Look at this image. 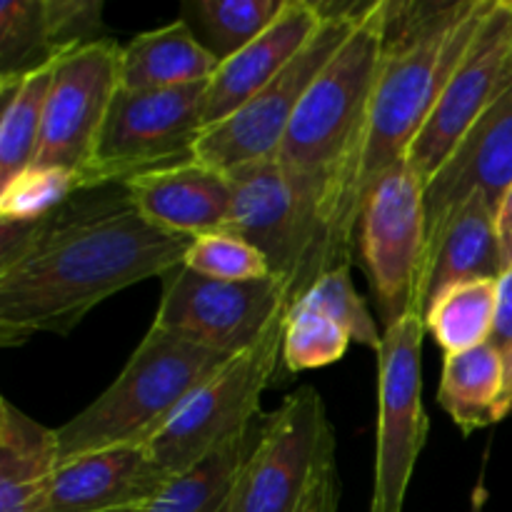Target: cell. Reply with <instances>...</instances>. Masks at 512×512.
Masks as SVG:
<instances>
[{
	"label": "cell",
	"mask_w": 512,
	"mask_h": 512,
	"mask_svg": "<svg viewBox=\"0 0 512 512\" xmlns=\"http://www.w3.org/2000/svg\"><path fill=\"white\" fill-rule=\"evenodd\" d=\"M490 345L498 350L505 363V403L512 388V268L505 270L498 280V308H495V325L493 335H490ZM503 403H500V413H503Z\"/></svg>",
	"instance_id": "obj_33"
},
{
	"label": "cell",
	"mask_w": 512,
	"mask_h": 512,
	"mask_svg": "<svg viewBox=\"0 0 512 512\" xmlns=\"http://www.w3.org/2000/svg\"><path fill=\"white\" fill-rule=\"evenodd\" d=\"M228 178L233 188V208L225 230L255 245L268 258L273 273L288 283L293 298L303 270L305 238L293 190L280 170L278 158L240 165L230 170Z\"/></svg>",
	"instance_id": "obj_15"
},
{
	"label": "cell",
	"mask_w": 512,
	"mask_h": 512,
	"mask_svg": "<svg viewBox=\"0 0 512 512\" xmlns=\"http://www.w3.org/2000/svg\"><path fill=\"white\" fill-rule=\"evenodd\" d=\"M340 505V475H338V460L330 455L323 463V468L315 475L313 485H310L308 495H305L300 512H338Z\"/></svg>",
	"instance_id": "obj_34"
},
{
	"label": "cell",
	"mask_w": 512,
	"mask_h": 512,
	"mask_svg": "<svg viewBox=\"0 0 512 512\" xmlns=\"http://www.w3.org/2000/svg\"><path fill=\"white\" fill-rule=\"evenodd\" d=\"M425 315L410 313L383 330L378 348V435L370 512H403L415 463L428 443L423 403Z\"/></svg>",
	"instance_id": "obj_9"
},
{
	"label": "cell",
	"mask_w": 512,
	"mask_h": 512,
	"mask_svg": "<svg viewBox=\"0 0 512 512\" xmlns=\"http://www.w3.org/2000/svg\"><path fill=\"white\" fill-rule=\"evenodd\" d=\"M355 250L368 275L383 330L410 313L425 315V185L408 160L385 170L365 195Z\"/></svg>",
	"instance_id": "obj_6"
},
{
	"label": "cell",
	"mask_w": 512,
	"mask_h": 512,
	"mask_svg": "<svg viewBox=\"0 0 512 512\" xmlns=\"http://www.w3.org/2000/svg\"><path fill=\"white\" fill-rule=\"evenodd\" d=\"M225 360L228 355L150 325L110 388L55 428L60 463L120 445H145Z\"/></svg>",
	"instance_id": "obj_3"
},
{
	"label": "cell",
	"mask_w": 512,
	"mask_h": 512,
	"mask_svg": "<svg viewBox=\"0 0 512 512\" xmlns=\"http://www.w3.org/2000/svg\"><path fill=\"white\" fill-rule=\"evenodd\" d=\"M510 65H512V55H510Z\"/></svg>",
	"instance_id": "obj_37"
},
{
	"label": "cell",
	"mask_w": 512,
	"mask_h": 512,
	"mask_svg": "<svg viewBox=\"0 0 512 512\" xmlns=\"http://www.w3.org/2000/svg\"><path fill=\"white\" fill-rule=\"evenodd\" d=\"M0 345L68 335L120 290L180 268L190 238L150 225L123 185L78 193L38 223H0Z\"/></svg>",
	"instance_id": "obj_1"
},
{
	"label": "cell",
	"mask_w": 512,
	"mask_h": 512,
	"mask_svg": "<svg viewBox=\"0 0 512 512\" xmlns=\"http://www.w3.org/2000/svg\"><path fill=\"white\" fill-rule=\"evenodd\" d=\"M288 0H188L180 18L218 63L238 55L265 33Z\"/></svg>",
	"instance_id": "obj_25"
},
{
	"label": "cell",
	"mask_w": 512,
	"mask_h": 512,
	"mask_svg": "<svg viewBox=\"0 0 512 512\" xmlns=\"http://www.w3.org/2000/svg\"><path fill=\"white\" fill-rule=\"evenodd\" d=\"M505 363L490 343L468 353L445 355L438 403L465 435L500 423Z\"/></svg>",
	"instance_id": "obj_22"
},
{
	"label": "cell",
	"mask_w": 512,
	"mask_h": 512,
	"mask_svg": "<svg viewBox=\"0 0 512 512\" xmlns=\"http://www.w3.org/2000/svg\"><path fill=\"white\" fill-rule=\"evenodd\" d=\"M103 3L98 0H45V20L60 55L103 40Z\"/></svg>",
	"instance_id": "obj_32"
},
{
	"label": "cell",
	"mask_w": 512,
	"mask_h": 512,
	"mask_svg": "<svg viewBox=\"0 0 512 512\" xmlns=\"http://www.w3.org/2000/svg\"><path fill=\"white\" fill-rule=\"evenodd\" d=\"M123 188L150 225L190 240L225 230L233 208L228 173L200 160L135 175Z\"/></svg>",
	"instance_id": "obj_16"
},
{
	"label": "cell",
	"mask_w": 512,
	"mask_h": 512,
	"mask_svg": "<svg viewBox=\"0 0 512 512\" xmlns=\"http://www.w3.org/2000/svg\"><path fill=\"white\" fill-rule=\"evenodd\" d=\"M220 68L183 18L140 33L123 45L120 88L168 90L208 83Z\"/></svg>",
	"instance_id": "obj_20"
},
{
	"label": "cell",
	"mask_w": 512,
	"mask_h": 512,
	"mask_svg": "<svg viewBox=\"0 0 512 512\" xmlns=\"http://www.w3.org/2000/svg\"><path fill=\"white\" fill-rule=\"evenodd\" d=\"M512 188V83L475 120L443 168L425 185L428 220V270L435 248L450 220L480 195L498 215L500 203Z\"/></svg>",
	"instance_id": "obj_14"
},
{
	"label": "cell",
	"mask_w": 512,
	"mask_h": 512,
	"mask_svg": "<svg viewBox=\"0 0 512 512\" xmlns=\"http://www.w3.org/2000/svg\"><path fill=\"white\" fill-rule=\"evenodd\" d=\"M363 20H323L288 68L280 70L233 115L200 133L195 160L230 173L240 165L275 158L308 90Z\"/></svg>",
	"instance_id": "obj_11"
},
{
	"label": "cell",
	"mask_w": 512,
	"mask_h": 512,
	"mask_svg": "<svg viewBox=\"0 0 512 512\" xmlns=\"http://www.w3.org/2000/svg\"><path fill=\"white\" fill-rule=\"evenodd\" d=\"M258 428L260 423H255L198 465L170 478L163 490L138 512H230L235 480L253 450Z\"/></svg>",
	"instance_id": "obj_23"
},
{
	"label": "cell",
	"mask_w": 512,
	"mask_h": 512,
	"mask_svg": "<svg viewBox=\"0 0 512 512\" xmlns=\"http://www.w3.org/2000/svg\"><path fill=\"white\" fill-rule=\"evenodd\" d=\"M383 5L385 0L375 3L318 75L275 153L305 238L303 270L290 303L323 273L353 265L370 108L383 63Z\"/></svg>",
	"instance_id": "obj_2"
},
{
	"label": "cell",
	"mask_w": 512,
	"mask_h": 512,
	"mask_svg": "<svg viewBox=\"0 0 512 512\" xmlns=\"http://www.w3.org/2000/svg\"><path fill=\"white\" fill-rule=\"evenodd\" d=\"M493 5L495 0H465L460 13L433 33L400 50H383L370 108L363 200L385 170L408 160L445 83L468 55Z\"/></svg>",
	"instance_id": "obj_4"
},
{
	"label": "cell",
	"mask_w": 512,
	"mask_h": 512,
	"mask_svg": "<svg viewBox=\"0 0 512 512\" xmlns=\"http://www.w3.org/2000/svg\"><path fill=\"white\" fill-rule=\"evenodd\" d=\"M58 60L20 78L0 80V185L33 165Z\"/></svg>",
	"instance_id": "obj_24"
},
{
	"label": "cell",
	"mask_w": 512,
	"mask_h": 512,
	"mask_svg": "<svg viewBox=\"0 0 512 512\" xmlns=\"http://www.w3.org/2000/svg\"><path fill=\"white\" fill-rule=\"evenodd\" d=\"M323 25L313 0H288L280 18L260 38L245 45L238 55L220 63L208 80L203 100V130L233 115L263 90L275 75L288 68L290 60L308 45Z\"/></svg>",
	"instance_id": "obj_18"
},
{
	"label": "cell",
	"mask_w": 512,
	"mask_h": 512,
	"mask_svg": "<svg viewBox=\"0 0 512 512\" xmlns=\"http://www.w3.org/2000/svg\"><path fill=\"white\" fill-rule=\"evenodd\" d=\"M503 273L498 215L480 195H473L450 220L435 248L425 283V308L453 285L485 278L500 280Z\"/></svg>",
	"instance_id": "obj_21"
},
{
	"label": "cell",
	"mask_w": 512,
	"mask_h": 512,
	"mask_svg": "<svg viewBox=\"0 0 512 512\" xmlns=\"http://www.w3.org/2000/svg\"><path fill=\"white\" fill-rule=\"evenodd\" d=\"M330 455H335V433L328 410L318 390L303 385L260 423L235 480L230 512H300Z\"/></svg>",
	"instance_id": "obj_8"
},
{
	"label": "cell",
	"mask_w": 512,
	"mask_h": 512,
	"mask_svg": "<svg viewBox=\"0 0 512 512\" xmlns=\"http://www.w3.org/2000/svg\"><path fill=\"white\" fill-rule=\"evenodd\" d=\"M280 315L253 348L225 360L145 443L165 478L185 473L258 423L260 400L283 365Z\"/></svg>",
	"instance_id": "obj_5"
},
{
	"label": "cell",
	"mask_w": 512,
	"mask_h": 512,
	"mask_svg": "<svg viewBox=\"0 0 512 512\" xmlns=\"http://www.w3.org/2000/svg\"><path fill=\"white\" fill-rule=\"evenodd\" d=\"M498 308V280H470L440 293L425 308V328L445 355L490 343Z\"/></svg>",
	"instance_id": "obj_26"
},
{
	"label": "cell",
	"mask_w": 512,
	"mask_h": 512,
	"mask_svg": "<svg viewBox=\"0 0 512 512\" xmlns=\"http://www.w3.org/2000/svg\"><path fill=\"white\" fill-rule=\"evenodd\" d=\"M512 0H495L478 38L463 63L445 83L428 123L408 153V165L420 183L433 175L453 155L475 120L512 83Z\"/></svg>",
	"instance_id": "obj_13"
},
{
	"label": "cell",
	"mask_w": 512,
	"mask_h": 512,
	"mask_svg": "<svg viewBox=\"0 0 512 512\" xmlns=\"http://www.w3.org/2000/svg\"><path fill=\"white\" fill-rule=\"evenodd\" d=\"M135 512H138V510H135Z\"/></svg>",
	"instance_id": "obj_38"
},
{
	"label": "cell",
	"mask_w": 512,
	"mask_h": 512,
	"mask_svg": "<svg viewBox=\"0 0 512 512\" xmlns=\"http://www.w3.org/2000/svg\"><path fill=\"white\" fill-rule=\"evenodd\" d=\"M353 335L320 308L295 300L285 310L283 368L288 373L318 370L345 358Z\"/></svg>",
	"instance_id": "obj_27"
},
{
	"label": "cell",
	"mask_w": 512,
	"mask_h": 512,
	"mask_svg": "<svg viewBox=\"0 0 512 512\" xmlns=\"http://www.w3.org/2000/svg\"><path fill=\"white\" fill-rule=\"evenodd\" d=\"M498 240H500V260L503 270L512 268V188L503 198L498 210Z\"/></svg>",
	"instance_id": "obj_35"
},
{
	"label": "cell",
	"mask_w": 512,
	"mask_h": 512,
	"mask_svg": "<svg viewBox=\"0 0 512 512\" xmlns=\"http://www.w3.org/2000/svg\"><path fill=\"white\" fill-rule=\"evenodd\" d=\"M183 265L198 275H205V278L228 280V283L263 280L275 275L268 258L255 245L228 233V230H218V233L190 240Z\"/></svg>",
	"instance_id": "obj_30"
},
{
	"label": "cell",
	"mask_w": 512,
	"mask_h": 512,
	"mask_svg": "<svg viewBox=\"0 0 512 512\" xmlns=\"http://www.w3.org/2000/svg\"><path fill=\"white\" fill-rule=\"evenodd\" d=\"M288 303V283L278 275L228 283L180 265L165 275L153 325L233 358L253 348L265 330L285 315Z\"/></svg>",
	"instance_id": "obj_10"
},
{
	"label": "cell",
	"mask_w": 512,
	"mask_h": 512,
	"mask_svg": "<svg viewBox=\"0 0 512 512\" xmlns=\"http://www.w3.org/2000/svg\"><path fill=\"white\" fill-rule=\"evenodd\" d=\"M120 58L123 45L113 38L60 55L30 168L70 170L85 193V175L93 165L100 130L120 90Z\"/></svg>",
	"instance_id": "obj_12"
},
{
	"label": "cell",
	"mask_w": 512,
	"mask_h": 512,
	"mask_svg": "<svg viewBox=\"0 0 512 512\" xmlns=\"http://www.w3.org/2000/svg\"><path fill=\"white\" fill-rule=\"evenodd\" d=\"M295 300H303V303L328 313L343 328H348V333L353 335V343H360L378 353L380 343H383V330L375 323L363 295L355 290L353 278H350V268H338L330 270V273H323Z\"/></svg>",
	"instance_id": "obj_31"
},
{
	"label": "cell",
	"mask_w": 512,
	"mask_h": 512,
	"mask_svg": "<svg viewBox=\"0 0 512 512\" xmlns=\"http://www.w3.org/2000/svg\"><path fill=\"white\" fill-rule=\"evenodd\" d=\"M168 483L145 445L85 453L60 463L48 512H135Z\"/></svg>",
	"instance_id": "obj_17"
},
{
	"label": "cell",
	"mask_w": 512,
	"mask_h": 512,
	"mask_svg": "<svg viewBox=\"0 0 512 512\" xmlns=\"http://www.w3.org/2000/svg\"><path fill=\"white\" fill-rule=\"evenodd\" d=\"M58 468L55 430L0 400V512H48Z\"/></svg>",
	"instance_id": "obj_19"
},
{
	"label": "cell",
	"mask_w": 512,
	"mask_h": 512,
	"mask_svg": "<svg viewBox=\"0 0 512 512\" xmlns=\"http://www.w3.org/2000/svg\"><path fill=\"white\" fill-rule=\"evenodd\" d=\"M55 58L60 53L50 43L45 0H0V80L28 75Z\"/></svg>",
	"instance_id": "obj_28"
},
{
	"label": "cell",
	"mask_w": 512,
	"mask_h": 512,
	"mask_svg": "<svg viewBox=\"0 0 512 512\" xmlns=\"http://www.w3.org/2000/svg\"><path fill=\"white\" fill-rule=\"evenodd\" d=\"M208 83L168 90L120 88L100 130L85 193L125 185L135 175L195 160Z\"/></svg>",
	"instance_id": "obj_7"
},
{
	"label": "cell",
	"mask_w": 512,
	"mask_h": 512,
	"mask_svg": "<svg viewBox=\"0 0 512 512\" xmlns=\"http://www.w3.org/2000/svg\"><path fill=\"white\" fill-rule=\"evenodd\" d=\"M512 410V388H510V393H508V398H505V403H503V413L508 415Z\"/></svg>",
	"instance_id": "obj_36"
},
{
	"label": "cell",
	"mask_w": 512,
	"mask_h": 512,
	"mask_svg": "<svg viewBox=\"0 0 512 512\" xmlns=\"http://www.w3.org/2000/svg\"><path fill=\"white\" fill-rule=\"evenodd\" d=\"M83 193L80 178L60 168H28L0 185V223H38Z\"/></svg>",
	"instance_id": "obj_29"
}]
</instances>
